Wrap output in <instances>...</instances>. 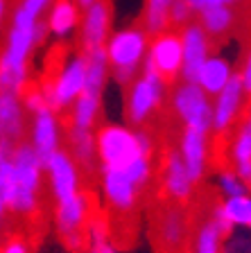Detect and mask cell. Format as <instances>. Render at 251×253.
<instances>
[{
    "instance_id": "cell-1",
    "label": "cell",
    "mask_w": 251,
    "mask_h": 253,
    "mask_svg": "<svg viewBox=\"0 0 251 253\" xmlns=\"http://www.w3.org/2000/svg\"><path fill=\"white\" fill-rule=\"evenodd\" d=\"M102 211L95 190H77V195L61 201L54 208L57 233L68 253H89L93 249L91 240V221Z\"/></svg>"
},
{
    "instance_id": "cell-2",
    "label": "cell",
    "mask_w": 251,
    "mask_h": 253,
    "mask_svg": "<svg viewBox=\"0 0 251 253\" xmlns=\"http://www.w3.org/2000/svg\"><path fill=\"white\" fill-rule=\"evenodd\" d=\"M165 86L158 82V77L147 70L136 77L129 86L125 88L127 102H125V116L131 125L145 126L161 111L163 102H165Z\"/></svg>"
},
{
    "instance_id": "cell-3",
    "label": "cell",
    "mask_w": 251,
    "mask_h": 253,
    "mask_svg": "<svg viewBox=\"0 0 251 253\" xmlns=\"http://www.w3.org/2000/svg\"><path fill=\"white\" fill-rule=\"evenodd\" d=\"M145 45H147L145 32L138 30V27H131V30L115 34L109 45L104 47L106 66H111V73L122 84V88H127L136 79V68Z\"/></svg>"
},
{
    "instance_id": "cell-4",
    "label": "cell",
    "mask_w": 251,
    "mask_h": 253,
    "mask_svg": "<svg viewBox=\"0 0 251 253\" xmlns=\"http://www.w3.org/2000/svg\"><path fill=\"white\" fill-rule=\"evenodd\" d=\"M181 30L183 27H170L150 39V57L145 61V68L156 75L158 82L165 86V90L174 84L183 63Z\"/></svg>"
},
{
    "instance_id": "cell-5",
    "label": "cell",
    "mask_w": 251,
    "mask_h": 253,
    "mask_svg": "<svg viewBox=\"0 0 251 253\" xmlns=\"http://www.w3.org/2000/svg\"><path fill=\"white\" fill-rule=\"evenodd\" d=\"M100 158L106 169H127L134 161L143 156L141 142L136 133L127 131L122 126H100L95 133Z\"/></svg>"
},
{
    "instance_id": "cell-6",
    "label": "cell",
    "mask_w": 251,
    "mask_h": 253,
    "mask_svg": "<svg viewBox=\"0 0 251 253\" xmlns=\"http://www.w3.org/2000/svg\"><path fill=\"white\" fill-rule=\"evenodd\" d=\"M165 106L183 126H193L197 131L206 133L213 122V109L208 97L195 84L181 86L172 95H165Z\"/></svg>"
},
{
    "instance_id": "cell-7",
    "label": "cell",
    "mask_w": 251,
    "mask_h": 253,
    "mask_svg": "<svg viewBox=\"0 0 251 253\" xmlns=\"http://www.w3.org/2000/svg\"><path fill=\"white\" fill-rule=\"evenodd\" d=\"M201 30L206 32L210 52H217L231 37H236L238 32H240L238 14L231 11L229 7H224V5L204 9L201 11Z\"/></svg>"
},
{
    "instance_id": "cell-8",
    "label": "cell",
    "mask_w": 251,
    "mask_h": 253,
    "mask_svg": "<svg viewBox=\"0 0 251 253\" xmlns=\"http://www.w3.org/2000/svg\"><path fill=\"white\" fill-rule=\"evenodd\" d=\"M111 11H113L111 0H93L89 5L82 32L84 52H93V50H100V47H106V37H109V27H111Z\"/></svg>"
},
{
    "instance_id": "cell-9",
    "label": "cell",
    "mask_w": 251,
    "mask_h": 253,
    "mask_svg": "<svg viewBox=\"0 0 251 253\" xmlns=\"http://www.w3.org/2000/svg\"><path fill=\"white\" fill-rule=\"evenodd\" d=\"M104 188L106 199H109L106 208L134 211V208H141V204L145 201V190H141L134 181H129V176L120 169H106Z\"/></svg>"
},
{
    "instance_id": "cell-10",
    "label": "cell",
    "mask_w": 251,
    "mask_h": 253,
    "mask_svg": "<svg viewBox=\"0 0 251 253\" xmlns=\"http://www.w3.org/2000/svg\"><path fill=\"white\" fill-rule=\"evenodd\" d=\"M181 39H183V75H186L190 84H195L199 70H201L204 61L210 54L208 39H206V32L201 30V25H197V23L181 30Z\"/></svg>"
},
{
    "instance_id": "cell-11",
    "label": "cell",
    "mask_w": 251,
    "mask_h": 253,
    "mask_svg": "<svg viewBox=\"0 0 251 253\" xmlns=\"http://www.w3.org/2000/svg\"><path fill=\"white\" fill-rule=\"evenodd\" d=\"M27 122L16 95H0V142L11 147L25 145Z\"/></svg>"
},
{
    "instance_id": "cell-12",
    "label": "cell",
    "mask_w": 251,
    "mask_h": 253,
    "mask_svg": "<svg viewBox=\"0 0 251 253\" xmlns=\"http://www.w3.org/2000/svg\"><path fill=\"white\" fill-rule=\"evenodd\" d=\"M48 168H50V181H52V195L54 199H59V204L77 195L79 176L68 152H54Z\"/></svg>"
},
{
    "instance_id": "cell-13",
    "label": "cell",
    "mask_w": 251,
    "mask_h": 253,
    "mask_svg": "<svg viewBox=\"0 0 251 253\" xmlns=\"http://www.w3.org/2000/svg\"><path fill=\"white\" fill-rule=\"evenodd\" d=\"M206 133L197 131L193 126H186L179 140V149H181V158L188 169V176L193 183H201L206 169Z\"/></svg>"
},
{
    "instance_id": "cell-14",
    "label": "cell",
    "mask_w": 251,
    "mask_h": 253,
    "mask_svg": "<svg viewBox=\"0 0 251 253\" xmlns=\"http://www.w3.org/2000/svg\"><path fill=\"white\" fill-rule=\"evenodd\" d=\"M242 106V77L240 73L231 75L226 86L220 90V100L213 113V129L215 131H224L236 122L238 113Z\"/></svg>"
},
{
    "instance_id": "cell-15",
    "label": "cell",
    "mask_w": 251,
    "mask_h": 253,
    "mask_svg": "<svg viewBox=\"0 0 251 253\" xmlns=\"http://www.w3.org/2000/svg\"><path fill=\"white\" fill-rule=\"evenodd\" d=\"M32 140H34V154L39 158V165L50 163L52 154L57 152V122H54L52 113H37V120L32 125Z\"/></svg>"
},
{
    "instance_id": "cell-16",
    "label": "cell",
    "mask_w": 251,
    "mask_h": 253,
    "mask_svg": "<svg viewBox=\"0 0 251 253\" xmlns=\"http://www.w3.org/2000/svg\"><path fill=\"white\" fill-rule=\"evenodd\" d=\"M84 90V59H75L57 82L54 90V111H63Z\"/></svg>"
},
{
    "instance_id": "cell-17",
    "label": "cell",
    "mask_w": 251,
    "mask_h": 253,
    "mask_svg": "<svg viewBox=\"0 0 251 253\" xmlns=\"http://www.w3.org/2000/svg\"><path fill=\"white\" fill-rule=\"evenodd\" d=\"M100 116H102V111H100V97L82 90V93L75 97V109L70 111V113L68 111L61 113V122H73L75 126L89 131L91 126L98 125Z\"/></svg>"
},
{
    "instance_id": "cell-18",
    "label": "cell",
    "mask_w": 251,
    "mask_h": 253,
    "mask_svg": "<svg viewBox=\"0 0 251 253\" xmlns=\"http://www.w3.org/2000/svg\"><path fill=\"white\" fill-rule=\"evenodd\" d=\"M84 93L100 97V90L106 77V50L100 47L93 52H84Z\"/></svg>"
},
{
    "instance_id": "cell-19",
    "label": "cell",
    "mask_w": 251,
    "mask_h": 253,
    "mask_svg": "<svg viewBox=\"0 0 251 253\" xmlns=\"http://www.w3.org/2000/svg\"><path fill=\"white\" fill-rule=\"evenodd\" d=\"M229 77H231L229 63L222 61V59H206L201 70H199V75H197V82L201 84V88H204L206 93L215 95L226 86Z\"/></svg>"
},
{
    "instance_id": "cell-20",
    "label": "cell",
    "mask_w": 251,
    "mask_h": 253,
    "mask_svg": "<svg viewBox=\"0 0 251 253\" xmlns=\"http://www.w3.org/2000/svg\"><path fill=\"white\" fill-rule=\"evenodd\" d=\"M77 23H79L77 7H75L70 0H54L52 9H50V16H48V27H50L57 37H63V34H68Z\"/></svg>"
},
{
    "instance_id": "cell-21",
    "label": "cell",
    "mask_w": 251,
    "mask_h": 253,
    "mask_svg": "<svg viewBox=\"0 0 251 253\" xmlns=\"http://www.w3.org/2000/svg\"><path fill=\"white\" fill-rule=\"evenodd\" d=\"M0 253H32V244L21 231V226H16L14 221H9L2 228L0 235Z\"/></svg>"
},
{
    "instance_id": "cell-22",
    "label": "cell",
    "mask_w": 251,
    "mask_h": 253,
    "mask_svg": "<svg viewBox=\"0 0 251 253\" xmlns=\"http://www.w3.org/2000/svg\"><path fill=\"white\" fill-rule=\"evenodd\" d=\"M16 97H21L23 104H25V109L34 111V113H46L48 104H46V97H43L41 88H39V82L37 79H27L23 82L21 86H18V90H16Z\"/></svg>"
},
{
    "instance_id": "cell-23",
    "label": "cell",
    "mask_w": 251,
    "mask_h": 253,
    "mask_svg": "<svg viewBox=\"0 0 251 253\" xmlns=\"http://www.w3.org/2000/svg\"><path fill=\"white\" fill-rule=\"evenodd\" d=\"M224 215L231 224H251V199L249 197H231L224 204Z\"/></svg>"
},
{
    "instance_id": "cell-24",
    "label": "cell",
    "mask_w": 251,
    "mask_h": 253,
    "mask_svg": "<svg viewBox=\"0 0 251 253\" xmlns=\"http://www.w3.org/2000/svg\"><path fill=\"white\" fill-rule=\"evenodd\" d=\"M188 7L193 11H204L210 9V7H217V5H224V0H186Z\"/></svg>"
},
{
    "instance_id": "cell-25",
    "label": "cell",
    "mask_w": 251,
    "mask_h": 253,
    "mask_svg": "<svg viewBox=\"0 0 251 253\" xmlns=\"http://www.w3.org/2000/svg\"><path fill=\"white\" fill-rule=\"evenodd\" d=\"M46 2L48 0H23L21 9H25L27 14H32V16H39L41 14V9L46 7Z\"/></svg>"
},
{
    "instance_id": "cell-26",
    "label": "cell",
    "mask_w": 251,
    "mask_h": 253,
    "mask_svg": "<svg viewBox=\"0 0 251 253\" xmlns=\"http://www.w3.org/2000/svg\"><path fill=\"white\" fill-rule=\"evenodd\" d=\"M93 253H115V249L109 242H100L93 247Z\"/></svg>"
},
{
    "instance_id": "cell-27",
    "label": "cell",
    "mask_w": 251,
    "mask_h": 253,
    "mask_svg": "<svg viewBox=\"0 0 251 253\" xmlns=\"http://www.w3.org/2000/svg\"><path fill=\"white\" fill-rule=\"evenodd\" d=\"M5 7H7V0H0V23L5 18Z\"/></svg>"
},
{
    "instance_id": "cell-28",
    "label": "cell",
    "mask_w": 251,
    "mask_h": 253,
    "mask_svg": "<svg viewBox=\"0 0 251 253\" xmlns=\"http://www.w3.org/2000/svg\"><path fill=\"white\" fill-rule=\"evenodd\" d=\"M247 131L251 133V109H249V116H247Z\"/></svg>"
},
{
    "instance_id": "cell-29",
    "label": "cell",
    "mask_w": 251,
    "mask_h": 253,
    "mask_svg": "<svg viewBox=\"0 0 251 253\" xmlns=\"http://www.w3.org/2000/svg\"><path fill=\"white\" fill-rule=\"evenodd\" d=\"M77 2H79V5H82V7H89L91 2H93V0H77Z\"/></svg>"
},
{
    "instance_id": "cell-30",
    "label": "cell",
    "mask_w": 251,
    "mask_h": 253,
    "mask_svg": "<svg viewBox=\"0 0 251 253\" xmlns=\"http://www.w3.org/2000/svg\"><path fill=\"white\" fill-rule=\"evenodd\" d=\"M249 226H251V224H249Z\"/></svg>"
}]
</instances>
